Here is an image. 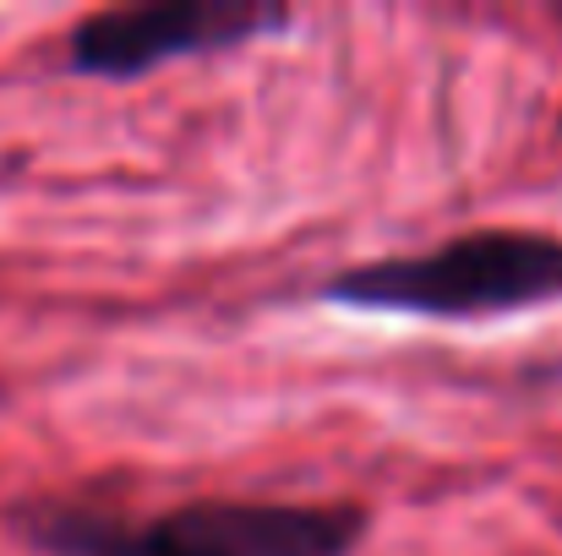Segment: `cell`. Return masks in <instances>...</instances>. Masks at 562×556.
<instances>
[{"label":"cell","mask_w":562,"mask_h":556,"mask_svg":"<svg viewBox=\"0 0 562 556\" xmlns=\"http://www.w3.org/2000/svg\"><path fill=\"white\" fill-rule=\"evenodd\" d=\"M5 524L38 556H356L372 535V508L191 497L137 519L93 497L49 491L11 502Z\"/></svg>","instance_id":"cell-1"},{"label":"cell","mask_w":562,"mask_h":556,"mask_svg":"<svg viewBox=\"0 0 562 556\" xmlns=\"http://www.w3.org/2000/svg\"><path fill=\"white\" fill-rule=\"evenodd\" d=\"M323 306L420 317V322H492L562 300V235L481 224L431 251H393L339 268L317 284Z\"/></svg>","instance_id":"cell-2"},{"label":"cell","mask_w":562,"mask_h":556,"mask_svg":"<svg viewBox=\"0 0 562 556\" xmlns=\"http://www.w3.org/2000/svg\"><path fill=\"white\" fill-rule=\"evenodd\" d=\"M295 27L290 5L262 0H137L104 5L66 33V71L93 82H137L159 66L229 55L268 33Z\"/></svg>","instance_id":"cell-3"}]
</instances>
